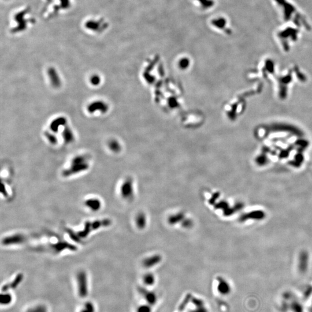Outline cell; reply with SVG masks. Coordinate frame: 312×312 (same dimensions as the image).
Instances as JSON below:
<instances>
[{
	"mask_svg": "<svg viewBox=\"0 0 312 312\" xmlns=\"http://www.w3.org/2000/svg\"><path fill=\"white\" fill-rule=\"evenodd\" d=\"M1 193L2 194H4L3 195L4 196L6 197L7 196V192H6V190L5 187L4 186V185L3 184H2V188H1Z\"/></svg>",
	"mask_w": 312,
	"mask_h": 312,
	"instance_id": "13",
	"label": "cell"
},
{
	"mask_svg": "<svg viewBox=\"0 0 312 312\" xmlns=\"http://www.w3.org/2000/svg\"><path fill=\"white\" fill-rule=\"evenodd\" d=\"M107 109H108V106H107L106 104H105L102 102H101V101H98V102H95L93 103H91L88 106V111L90 113H94L96 110H100V112H101L102 113H105L106 112Z\"/></svg>",
	"mask_w": 312,
	"mask_h": 312,
	"instance_id": "4",
	"label": "cell"
},
{
	"mask_svg": "<svg viewBox=\"0 0 312 312\" xmlns=\"http://www.w3.org/2000/svg\"><path fill=\"white\" fill-rule=\"evenodd\" d=\"M46 136H47V137L48 138V139L49 140V141L50 142L53 143H55L57 142L56 138H55V137H54L53 135L47 133Z\"/></svg>",
	"mask_w": 312,
	"mask_h": 312,
	"instance_id": "12",
	"label": "cell"
},
{
	"mask_svg": "<svg viewBox=\"0 0 312 312\" xmlns=\"http://www.w3.org/2000/svg\"><path fill=\"white\" fill-rule=\"evenodd\" d=\"M63 137H64V141H66V142H72L74 139V134L72 133L71 129L68 127H66L65 128V130H64L63 132Z\"/></svg>",
	"mask_w": 312,
	"mask_h": 312,
	"instance_id": "10",
	"label": "cell"
},
{
	"mask_svg": "<svg viewBox=\"0 0 312 312\" xmlns=\"http://www.w3.org/2000/svg\"><path fill=\"white\" fill-rule=\"evenodd\" d=\"M274 2L276 8L278 9L281 17L286 23L297 26L296 22L297 17L305 19V17L301 15V12L297 9L296 6L289 0H274Z\"/></svg>",
	"mask_w": 312,
	"mask_h": 312,
	"instance_id": "1",
	"label": "cell"
},
{
	"mask_svg": "<svg viewBox=\"0 0 312 312\" xmlns=\"http://www.w3.org/2000/svg\"><path fill=\"white\" fill-rule=\"evenodd\" d=\"M66 119L63 117H60L56 120L53 121L50 124V128L54 132L58 131V128L60 125H63L66 124Z\"/></svg>",
	"mask_w": 312,
	"mask_h": 312,
	"instance_id": "9",
	"label": "cell"
},
{
	"mask_svg": "<svg viewBox=\"0 0 312 312\" xmlns=\"http://www.w3.org/2000/svg\"><path fill=\"white\" fill-rule=\"evenodd\" d=\"M100 82V78L99 76L94 75L93 77H91V83L93 85H98Z\"/></svg>",
	"mask_w": 312,
	"mask_h": 312,
	"instance_id": "11",
	"label": "cell"
},
{
	"mask_svg": "<svg viewBox=\"0 0 312 312\" xmlns=\"http://www.w3.org/2000/svg\"><path fill=\"white\" fill-rule=\"evenodd\" d=\"M132 192L131 183L127 181L121 187V195L124 198H128L131 195Z\"/></svg>",
	"mask_w": 312,
	"mask_h": 312,
	"instance_id": "8",
	"label": "cell"
},
{
	"mask_svg": "<svg viewBox=\"0 0 312 312\" xmlns=\"http://www.w3.org/2000/svg\"><path fill=\"white\" fill-rule=\"evenodd\" d=\"M48 75L53 86L55 88L60 87L61 85L60 79L55 68H50L48 70Z\"/></svg>",
	"mask_w": 312,
	"mask_h": 312,
	"instance_id": "5",
	"label": "cell"
},
{
	"mask_svg": "<svg viewBox=\"0 0 312 312\" xmlns=\"http://www.w3.org/2000/svg\"><path fill=\"white\" fill-rule=\"evenodd\" d=\"M88 164L86 161V158L83 156L77 157L73 159L71 167L63 172V175L64 176H68L75 174L83 170H88Z\"/></svg>",
	"mask_w": 312,
	"mask_h": 312,
	"instance_id": "2",
	"label": "cell"
},
{
	"mask_svg": "<svg viewBox=\"0 0 312 312\" xmlns=\"http://www.w3.org/2000/svg\"><path fill=\"white\" fill-rule=\"evenodd\" d=\"M25 241V237L24 236L17 234L15 235L11 236L4 238L2 243L5 245H13V244H19L23 243Z\"/></svg>",
	"mask_w": 312,
	"mask_h": 312,
	"instance_id": "3",
	"label": "cell"
},
{
	"mask_svg": "<svg viewBox=\"0 0 312 312\" xmlns=\"http://www.w3.org/2000/svg\"><path fill=\"white\" fill-rule=\"evenodd\" d=\"M86 206L93 211H98L101 207L100 201L97 198H90L85 201Z\"/></svg>",
	"mask_w": 312,
	"mask_h": 312,
	"instance_id": "7",
	"label": "cell"
},
{
	"mask_svg": "<svg viewBox=\"0 0 312 312\" xmlns=\"http://www.w3.org/2000/svg\"><path fill=\"white\" fill-rule=\"evenodd\" d=\"M77 282L79 285V289L81 293L84 294L87 290V278L86 274L84 272H81L77 274Z\"/></svg>",
	"mask_w": 312,
	"mask_h": 312,
	"instance_id": "6",
	"label": "cell"
}]
</instances>
